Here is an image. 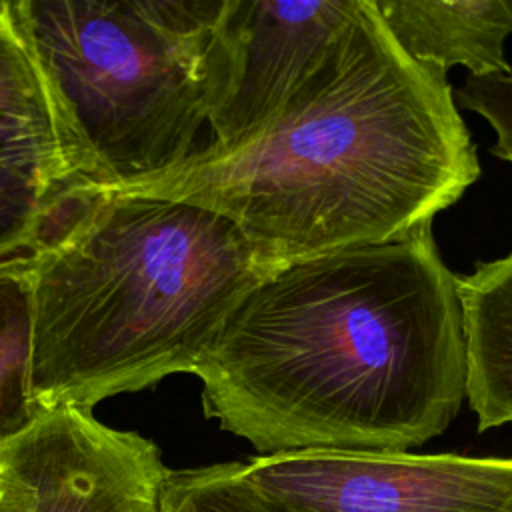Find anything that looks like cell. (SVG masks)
<instances>
[{
	"label": "cell",
	"instance_id": "obj_12",
	"mask_svg": "<svg viewBox=\"0 0 512 512\" xmlns=\"http://www.w3.org/2000/svg\"><path fill=\"white\" fill-rule=\"evenodd\" d=\"M188 512H274L238 474L236 462L168 470Z\"/></svg>",
	"mask_w": 512,
	"mask_h": 512
},
{
	"label": "cell",
	"instance_id": "obj_11",
	"mask_svg": "<svg viewBox=\"0 0 512 512\" xmlns=\"http://www.w3.org/2000/svg\"><path fill=\"white\" fill-rule=\"evenodd\" d=\"M34 290L28 256L0 258V446L40 414L32 396Z\"/></svg>",
	"mask_w": 512,
	"mask_h": 512
},
{
	"label": "cell",
	"instance_id": "obj_10",
	"mask_svg": "<svg viewBox=\"0 0 512 512\" xmlns=\"http://www.w3.org/2000/svg\"><path fill=\"white\" fill-rule=\"evenodd\" d=\"M466 338V398L478 430L512 422V252L458 276Z\"/></svg>",
	"mask_w": 512,
	"mask_h": 512
},
{
	"label": "cell",
	"instance_id": "obj_5",
	"mask_svg": "<svg viewBox=\"0 0 512 512\" xmlns=\"http://www.w3.org/2000/svg\"><path fill=\"white\" fill-rule=\"evenodd\" d=\"M236 464L274 512H512V458L306 450Z\"/></svg>",
	"mask_w": 512,
	"mask_h": 512
},
{
	"label": "cell",
	"instance_id": "obj_2",
	"mask_svg": "<svg viewBox=\"0 0 512 512\" xmlns=\"http://www.w3.org/2000/svg\"><path fill=\"white\" fill-rule=\"evenodd\" d=\"M480 164L446 72L418 64L372 0L282 114L136 188L230 218L276 270L432 228Z\"/></svg>",
	"mask_w": 512,
	"mask_h": 512
},
{
	"label": "cell",
	"instance_id": "obj_1",
	"mask_svg": "<svg viewBox=\"0 0 512 512\" xmlns=\"http://www.w3.org/2000/svg\"><path fill=\"white\" fill-rule=\"evenodd\" d=\"M192 374L206 418L260 456L408 452L466 398L458 276L432 228L298 260L240 300Z\"/></svg>",
	"mask_w": 512,
	"mask_h": 512
},
{
	"label": "cell",
	"instance_id": "obj_14",
	"mask_svg": "<svg viewBox=\"0 0 512 512\" xmlns=\"http://www.w3.org/2000/svg\"><path fill=\"white\" fill-rule=\"evenodd\" d=\"M24 494L18 480L0 468V512H22Z\"/></svg>",
	"mask_w": 512,
	"mask_h": 512
},
{
	"label": "cell",
	"instance_id": "obj_4",
	"mask_svg": "<svg viewBox=\"0 0 512 512\" xmlns=\"http://www.w3.org/2000/svg\"><path fill=\"white\" fill-rule=\"evenodd\" d=\"M90 188H144L196 152L224 0H12Z\"/></svg>",
	"mask_w": 512,
	"mask_h": 512
},
{
	"label": "cell",
	"instance_id": "obj_13",
	"mask_svg": "<svg viewBox=\"0 0 512 512\" xmlns=\"http://www.w3.org/2000/svg\"><path fill=\"white\" fill-rule=\"evenodd\" d=\"M454 100L482 116L496 132L492 154L512 164V74L468 78Z\"/></svg>",
	"mask_w": 512,
	"mask_h": 512
},
{
	"label": "cell",
	"instance_id": "obj_9",
	"mask_svg": "<svg viewBox=\"0 0 512 512\" xmlns=\"http://www.w3.org/2000/svg\"><path fill=\"white\" fill-rule=\"evenodd\" d=\"M394 42L418 64L472 78L510 74L512 0H372Z\"/></svg>",
	"mask_w": 512,
	"mask_h": 512
},
{
	"label": "cell",
	"instance_id": "obj_6",
	"mask_svg": "<svg viewBox=\"0 0 512 512\" xmlns=\"http://www.w3.org/2000/svg\"><path fill=\"white\" fill-rule=\"evenodd\" d=\"M362 0H224L210 50L212 146L274 122L340 44Z\"/></svg>",
	"mask_w": 512,
	"mask_h": 512
},
{
	"label": "cell",
	"instance_id": "obj_8",
	"mask_svg": "<svg viewBox=\"0 0 512 512\" xmlns=\"http://www.w3.org/2000/svg\"><path fill=\"white\" fill-rule=\"evenodd\" d=\"M90 188L52 88L0 0V258L30 250L68 200Z\"/></svg>",
	"mask_w": 512,
	"mask_h": 512
},
{
	"label": "cell",
	"instance_id": "obj_15",
	"mask_svg": "<svg viewBox=\"0 0 512 512\" xmlns=\"http://www.w3.org/2000/svg\"><path fill=\"white\" fill-rule=\"evenodd\" d=\"M168 470H170V468H168ZM160 512H188L182 494H180V492L176 490V486L168 480V474H166V480H164V486H162Z\"/></svg>",
	"mask_w": 512,
	"mask_h": 512
},
{
	"label": "cell",
	"instance_id": "obj_7",
	"mask_svg": "<svg viewBox=\"0 0 512 512\" xmlns=\"http://www.w3.org/2000/svg\"><path fill=\"white\" fill-rule=\"evenodd\" d=\"M0 468L18 480L22 512H160L168 474L152 440L70 404L2 444Z\"/></svg>",
	"mask_w": 512,
	"mask_h": 512
},
{
	"label": "cell",
	"instance_id": "obj_3",
	"mask_svg": "<svg viewBox=\"0 0 512 512\" xmlns=\"http://www.w3.org/2000/svg\"><path fill=\"white\" fill-rule=\"evenodd\" d=\"M26 256L40 410H92L194 372L240 300L276 272L230 218L118 188H84Z\"/></svg>",
	"mask_w": 512,
	"mask_h": 512
}]
</instances>
